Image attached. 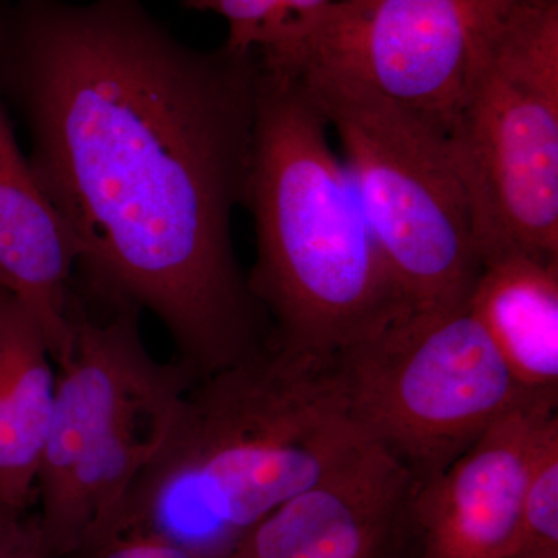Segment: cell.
<instances>
[{
    "label": "cell",
    "mask_w": 558,
    "mask_h": 558,
    "mask_svg": "<svg viewBox=\"0 0 558 558\" xmlns=\"http://www.w3.org/2000/svg\"><path fill=\"white\" fill-rule=\"evenodd\" d=\"M255 50L191 49L140 0H0V94L80 242L75 292L159 319L196 379L266 347L242 274Z\"/></svg>",
    "instance_id": "1"
},
{
    "label": "cell",
    "mask_w": 558,
    "mask_h": 558,
    "mask_svg": "<svg viewBox=\"0 0 558 558\" xmlns=\"http://www.w3.org/2000/svg\"><path fill=\"white\" fill-rule=\"evenodd\" d=\"M368 444L349 414L337 360L269 340L186 389L159 450L97 529H142L229 558L271 510Z\"/></svg>",
    "instance_id": "2"
},
{
    "label": "cell",
    "mask_w": 558,
    "mask_h": 558,
    "mask_svg": "<svg viewBox=\"0 0 558 558\" xmlns=\"http://www.w3.org/2000/svg\"><path fill=\"white\" fill-rule=\"evenodd\" d=\"M258 62L242 205L256 233L248 288L269 318L271 343L332 362L413 307L374 240L306 83Z\"/></svg>",
    "instance_id": "3"
},
{
    "label": "cell",
    "mask_w": 558,
    "mask_h": 558,
    "mask_svg": "<svg viewBox=\"0 0 558 558\" xmlns=\"http://www.w3.org/2000/svg\"><path fill=\"white\" fill-rule=\"evenodd\" d=\"M134 306L95 314L73 290L70 344L54 365L53 417L35 494L50 558H65L108 520L157 453L196 381L153 357Z\"/></svg>",
    "instance_id": "4"
},
{
    "label": "cell",
    "mask_w": 558,
    "mask_h": 558,
    "mask_svg": "<svg viewBox=\"0 0 558 558\" xmlns=\"http://www.w3.org/2000/svg\"><path fill=\"white\" fill-rule=\"evenodd\" d=\"M293 73L336 132L374 240L413 311L468 303L483 266L446 132L355 81Z\"/></svg>",
    "instance_id": "5"
},
{
    "label": "cell",
    "mask_w": 558,
    "mask_h": 558,
    "mask_svg": "<svg viewBox=\"0 0 558 558\" xmlns=\"http://www.w3.org/2000/svg\"><path fill=\"white\" fill-rule=\"evenodd\" d=\"M337 365L352 421L418 484L510 411L545 398L521 387L468 303L411 311Z\"/></svg>",
    "instance_id": "6"
},
{
    "label": "cell",
    "mask_w": 558,
    "mask_h": 558,
    "mask_svg": "<svg viewBox=\"0 0 558 558\" xmlns=\"http://www.w3.org/2000/svg\"><path fill=\"white\" fill-rule=\"evenodd\" d=\"M515 0H330L277 44L271 68L355 81L450 130Z\"/></svg>",
    "instance_id": "7"
},
{
    "label": "cell",
    "mask_w": 558,
    "mask_h": 558,
    "mask_svg": "<svg viewBox=\"0 0 558 558\" xmlns=\"http://www.w3.org/2000/svg\"><path fill=\"white\" fill-rule=\"evenodd\" d=\"M447 140L481 266L558 260V98L486 60Z\"/></svg>",
    "instance_id": "8"
},
{
    "label": "cell",
    "mask_w": 558,
    "mask_h": 558,
    "mask_svg": "<svg viewBox=\"0 0 558 558\" xmlns=\"http://www.w3.org/2000/svg\"><path fill=\"white\" fill-rule=\"evenodd\" d=\"M418 481L369 442L250 529L229 558H416Z\"/></svg>",
    "instance_id": "9"
},
{
    "label": "cell",
    "mask_w": 558,
    "mask_h": 558,
    "mask_svg": "<svg viewBox=\"0 0 558 558\" xmlns=\"http://www.w3.org/2000/svg\"><path fill=\"white\" fill-rule=\"evenodd\" d=\"M558 396L524 403L495 422L461 457L418 484L416 558H512L529 473Z\"/></svg>",
    "instance_id": "10"
},
{
    "label": "cell",
    "mask_w": 558,
    "mask_h": 558,
    "mask_svg": "<svg viewBox=\"0 0 558 558\" xmlns=\"http://www.w3.org/2000/svg\"><path fill=\"white\" fill-rule=\"evenodd\" d=\"M80 242L40 189L0 94V288L31 312L51 362L70 344Z\"/></svg>",
    "instance_id": "11"
},
{
    "label": "cell",
    "mask_w": 558,
    "mask_h": 558,
    "mask_svg": "<svg viewBox=\"0 0 558 558\" xmlns=\"http://www.w3.org/2000/svg\"><path fill=\"white\" fill-rule=\"evenodd\" d=\"M521 387L558 396V260L487 264L468 301Z\"/></svg>",
    "instance_id": "12"
},
{
    "label": "cell",
    "mask_w": 558,
    "mask_h": 558,
    "mask_svg": "<svg viewBox=\"0 0 558 558\" xmlns=\"http://www.w3.org/2000/svg\"><path fill=\"white\" fill-rule=\"evenodd\" d=\"M57 373L43 332L17 304L0 336V505L22 513L35 495L53 417Z\"/></svg>",
    "instance_id": "13"
},
{
    "label": "cell",
    "mask_w": 558,
    "mask_h": 558,
    "mask_svg": "<svg viewBox=\"0 0 558 558\" xmlns=\"http://www.w3.org/2000/svg\"><path fill=\"white\" fill-rule=\"evenodd\" d=\"M512 558H558V416L550 418L538 440Z\"/></svg>",
    "instance_id": "14"
},
{
    "label": "cell",
    "mask_w": 558,
    "mask_h": 558,
    "mask_svg": "<svg viewBox=\"0 0 558 558\" xmlns=\"http://www.w3.org/2000/svg\"><path fill=\"white\" fill-rule=\"evenodd\" d=\"M65 558H208L154 532L101 527Z\"/></svg>",
    "instance_id": "15"
},
{
    "label": "cell",
    "mask_w": 558,
    "mask_h": 558,
    "mask_svg": "<svg viewBox=\"0 0 558 558\" xmlns=\"http://www.w3.org/2000/svg\"><path fill=\"white\" fill-rule=\"evenodd\" d=\"M36 520H21L5 538L0 539V558H25L39 545Z\"/></svg>",
    "instance_id": "16"
},
{
    "label": "cell",
    "mask_w": 558,
    "mask_h": 558,
    "mask_svg": "<svg viewBox=\"0 0 558 558\" xmlns=\"http://www.w3.org/2000/svg\"><path fill=\"white\" fill-rule=\"evenodd\" d=\"M329 2L330 0H282L281 24H279L275 38L271 39L269 46L264 47V49H269L274 44H277L290 28L295 27V25L301 24V22L310 20V17L318 13L319 10L325 9Z\"/></svg>",
    "instance_id": "17"
},
{
    "label": "cell",
    "mask_w": 558,
    "mask_h": 558,
    "mask_svg": "<svg viewBox=\"0 0 558 558\" xmlns=\"http://www.w3.org/2000/svg\"><path fill=\"white\" fill-rule=\"evenodd\" d=\"M21 520L20 512H14V510L0 505V539L5 538L21 523Z\"/></svg>",
    "instance_id": "18"
},
{
    "label": "cell",
    "mask_w": 558,
    "mask_h": 558,
    "mask_svg": "<svg viewBox=\"0 0 558 558\" xmlns=\"http://www.w3.org/2000/svg\"><path fill=\"white\" fill-rule=\"evenodd\" d=\"M17 300L14 299L11 293L0 288V336H2L3 329H5L7 323H9L11 317V312H13Z\"/></svg>",
    "instance_id": "19"
},
{
    "label": "cell",
    "mask_w": 558,
    "mask_h": 558,
    "mask_svg": "<svg viewBox=\"0 0 558 558\" xmlns=\"http://www.w3.org/2000/svg\"><path fill=\"white\" fill-rule=\"evenodd\" d=\"M25 558H50L47 556L46 549H44L43 543H39L38 546H36L35 549L32 550L31 554H28Z\"/></svg>",
    "instance_id": "20"
}]
</instances>
